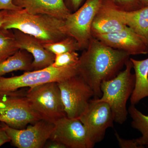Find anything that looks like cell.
Masks as SVG:
<instances>
[{
    "label": "cell",
    "mask_w": 148,
    "mask_h": 148,
    "mask_svg": "<svg viewBox=\"0 0 148 148\" xmlns=\"http://www.w3.org/2000/svg\"><path fill=\"white\" fill-rule=\"evenodd\" d=\"M27 91L24 90H17L16 91H0V96H5V95H14V96H25L26 95Z\"/></svg>",
    "instance_id": "83f0119b"
},
{
    "label": "cell",
    "mask_w": 148,
    "mask_h": 148,
    "mask_svg": "<svg viewBox=\"0 0 148 148\" xmlns=\"http://www.w3.org/2000/svg\"><path fill=\"white\" fill-rule=\"evenodd\" d=\"M25 97L41 119L54 123L66 116L58 83H47L29 88Z\"/></svg>",
    "instance_id": "277c9868"
},
{
    "label": "cell",
    "mask_w": 148,
    "mask_h": 148,
    "mask_svg": "<svg viewBox=\"0 0 148 148\" xmlns=\"http://www.w3.org/2000/svg\"><path fill=\"white\" fill-rule=\"evenodd\" d=\"M135 72V83L130 96L131 105L138 104L143 98L148 97V58L137 60L130 58Z\"/></svg>",
    "instance_id": "e0dca14e"
},
{
    "label": "cell",
    "mask_w": 148,
    "mask_h": 148,
    "mask_svg": "<svg viewBox=\"0 0 148 148\" xmlns=\"http://www.w3.org/2000/svg\"><path fill=\"white\" fill-rule=\"evenodd\" d=\"M132 121V127L140 131L142 134L140 138L135 139L137 144L142 147L148 145V115H145L138 110L135 105H131L128 110Z\"/></svg>",
    "instance_id": "d6986e66"
},
{
    "label": "cell",
    "mask_w": 148,
    "mask_h": 148,
    "mask_svg": "<svg viewBox=\"0 0 148 148\" xmlns=\"http://www.w3.org/2000/svg\"><path fill=\"white\" fill-rule=\"evenodd\" d=\"M8 10L0 11V28L2 27L3 24L5 22Z\"/></svg>",
    "instance_id": "f546056e"
},
{
    "label": "cell",
    "mask_w": 148,
    "mask_h": 148,
    "mask_svg": "<svg viewBox=\"0 0 148 148\" xmlns=\"http://www.w3.org/2000/svg\"><path fill=\"white\" fill-rule=\"evenodd\" d=\"M130 56L92 37L87 48L79 56L77 69L79 75L92 88L95 98L102 96L101 83L116 76Z\"/></svg>",
    "instance_id": "6da1fadb"
},
{
    "label": "cell",
    "mask_w": 148,
    "mask_h": 148,
    "mask_svg": "<svg viewBox=\"0 0 148 148\" xmlns=\"http://www.w3.org/2000/svg\"><path fill=\"white\" fill-rule=\"evenodd\" d=\"M33 57L27 51L19 49L13 55L0 62V77L16 71H32Z\"/></svg>",
    "instance_id": "ac0fdd59"
},
{
    "label": "cell",
    "mask_w": 148,
    "mask_h": 148,
    "mask_svg": "<svg viewBox=\"0 0 148 148\" xmlns=\"http://www.w3.org/2000/svg\"><path fill=\"white\" fill-rule=\"evenodd\" d=\"M43 45L45 49L55 55L80 50L78 42L75 39L71 36L57 42Z\"/></svg>",
    "instance_id": "44dd1931"
},
{
    "label": "cell",
    "mask_w": 148,
    "mask_h": 148,
    "mask_svg": "<svg viewBox=\"0 0 148 148\" xmlns=\"http://www.w3.org/2000/svg\"><path fill=\"white\" fill-rule=\"evenodd\" d=\"M116 137L118 142L119 145L121 148H142L137 144L135 139L134 140H125L121 138L117 132L115 133Z\"/></svg>",
    "instance_id": "cb8c5ba5"
},
{
    "label": "cell",
    "mask_w": 148,
    "mask_h": 148,
    "mask_svg": "<svg viewBox=\"0 0 148 148\" xmlns=\"http://www.w3.org/2000/svg\"><path fill=\"white\" fill-rule=\"evenodd\" d=\"M146 146H147V147H148V145H147Z\"/></svg>",
    "instance_id": "d6a6232c"
},
{
    "label": "cell",
    "mask_w": 148,
    "mask_h": 148,
    "mask_svg": "<svg viewBox=\"0 0 148 148\" xmlns=\"http://www.w3.org/2000/svg\"><path fill=\"white\" fill-rule=\"evenodd\" d=\"M11 140L8 134L2 126L0 127V147L5 143L10 142Z\"/></svg>",
    "instance_id": "4316f807"
},
{
    "label": "cell",
    "mask_w": 148,
    "mask_h": 148,
    "mask_svg": "<svg viewBox=\"0 0 148 148\" xmlns=\"http://www.w3.org/2000/svg\"><path fill=\"white\" fill-rule=\"evenodd\" d=\"M3 125V123L1 122H0V127H1V126H2Z\"/></svg>",
    "instance_id": "1f68e13d"
},
{
    "label": "cell",
    "mask_w": 148,
    "mask_h": 148,
    "mask_svg": "<svg viewBox=\"0 0 148 148\" xmlns=\"http://www.w3.org/2000/svg\"><path fill=\"white\" fill-rule=\"evenodd\" d=\"M22 9L15 5L13 0H0V11L18 10Z\"/></svg>",
    "instance_id": "d4e9b609"
},
{
    "label": "cell",
    "mask_w": 148,
    "mask_h": 148,
    "mask_svg": "<svg viewBox=\"0 0 148 148\" xmlns=\"http://www.w3.org/2000/svg\"><path fill=\"white\" fill-rule=\"evenodd\" d=\"M79 119L94 145L103 140L108 128L113 127L114 117L110 106L96 98L90 100L87 110Z\"/></svg>",
    "instance_id": "9c48e42d"
},
{
    "label": "cell",
    "mask_w": 148,
    "mask_h": 148,
    "mask_svg": "<svg viewBox=\"0 0 148 148\" xmlns=\"http://www.w3.org/2000/svg\"><path fill=\"white\" fill-rule=\"evenodd\" d=\"M19 50L12 29L0 28V62Z\"/></svg>",
    "instance_id": "ffe728a7"
},
{
    "label": "cell",
    "mask_w": 148,
    "mask_h": 148,
    "mask_svg": "<svg viewBox=\"0 0 148 148\" xmlns=\"http://www.w3.org/2000/svg\"><path fill=\"white\" fill-rule=\"evenodd\" d=\"M111 1L125 10H135L143 8L140 0H111Z\"/></svg>",
    "instance_id": "603a6c76"
},
{
    "label": "cell",
    "mask_w": 148,
    "mask_h": 148,
    "mask_svg": "<svg viewBox=\"0 0 148 148\" xmlns=\"http://www.w3.org/2000/svg\"><path fill=\"white\" fill-rule=\"evenodd\" d=\"M12 145L18 148H42L50 139L54 123L44 120L38 121L26 129L12 128L3 123Z\"/></svg>",
    "instance_id": "30bf717a"
},
{
    "label": "cell",
    "mask_w": 148,
    "mask_h": 148,
    "mask_svg": "<svg viewBox=\"0 0 148 148\" xmlns=\"http://www.w3.org/2000/svg\"><path fill=\"white\" fill-rule=\"evenodd\" d=\"M44 147L47 148H67L66 146L62 143L57 142V141L51 140H50L49 142L46 143Z\"/></svg>",
    "instance_id": "f1b7e54d"
},
{
    "label": "cell",
    "mask_w": 148,
    "mask_h": 148,
    "mask_svg": "<svg viewBox=\"0 0 148 148\" xmlns=\"http://www.w3.org/2000/svg\"><path fill=\"white\" fill-rule=\"evenodd\" d=\"M92 37L110 47L123 51L130 55L148 53V47L145 41L127 26L120 32Z\"/></svg>",
    "instance_id": "7c38bea8"
},
{
    "label": "cell",
    "mask_w": 148,
    "mask_h": 148,
    "mask_svg": "<svg viewBox=\"0 0 148 148\" xmlns=\"http://www.w3.org/2000/svg\"><path fill=\"white\" fill-rule=\"evenodd\" d=\"M125 66V69L120 72L116 76L101 83L102 96L96 98L98 101L109 104L114 121L120 124L124 123L127 119L128 112L126 103L132 95L135 83V74L131 73L132 65L130 58Z\"/></svg>",
    "instance_id": "3957f363"
},
{
    "label": "cell",
    "mask_w": 148,
    "mask_h": 148,
    "mask_svg": "<svg viewBox=\"0 0 148 148\" xmlns=\"http://www.w3.org/2000/svg\"><path fill=\"white\" fill-rule=\"evenodd\" d=\"M143 7L148 6V0H140Z\"/></svg>",
    "instance_id": "4dcf8cb0"
},
{
    "label": "cell",
    "mask_w": 148,
    "mask_h": 148,
    "mask_svg": "<svg viewBox=\"0 0 148 148\" xmlns=\"http://www.w3.org/2000/svg\"><path fill=\"white\" fill-rule=\"evenodd\" d=\"M79 74L77 65L57 68L52 65L42 70L25 72L20 75L0 77V91H16L22 88H32L47 83L61 82Z\"/></svg>",
    "instance_id": "5b68a950"
},
{
    "label": "cell",
    "mask_w": 148,
    "mask_h": 148,
    "mask_svg": "<svg viewBox=\"0 0 148 148\" xmlns=\"http://www.w3.org/2000/svg\"><path fill=\"white\" fill-rule=\"evenodd\" d=\"M13 3L29 13L48 14L64 20L71 13L64 0H13Z\"/></svg>",
    "instance_id": "9a60e30c"
},
{
    "label": "cell",
    "mask_w": 148,
    "mask_h": 148,
    "mask_svg": "<svg viewBox=\"0 0 148 148\" xmlns=\"http://www.w3.org/2000/svg\"><path fill=\"white\" fill-rule=\"evenodd\" d=\"M83 0H64V3L70 11H76L81 6Z\"/></svg>",
    "instance_id": "484cf974"
},
{
    "label": "cell",
    "mask_w": 148,
    "mask_h": 148,
    "mask_svg": "<svg viewBox=\"0 0 148 148\" xmlns=\"http://www.w3.org/2000/svg\"><path fill=\"white\" fill-rule=\"evenodd\" d=\"M79 56L76 51H71L55 55L52 66L55 68H64L74 67L77 65Z\"/></svg>",
    "instance_id": "7402d4cb"
},
{
    "label": "cell",
    "mask_w": 148,
    "mask_h": 148,
    "mask_svg": "<svg viewBox=\"0 0 148 148\" xmlns=\"http://www.w3.org/2000/svg\"><path fill=\"white\" fill-rule=\"evenodd\" d=\"M58 84L66 116L79 118L94 96L92 88L79 74Z\"/></svg>",
    "instance_id": "8992f818"
},
{
    "label": "cell",
    "mask_w": 148,
    "mask_h": 148,
    "mask_svg": "<svg viewBox=\"0 0 148 148\" xmlns=\"http://www.w3.org/2000/svg\"><path fill=\"white\" fill-rule=\"evenodd\" d=\"M49 140L64 144L67 148H92L87 130L79 118L62 117L54 123Z\"/></svg>",
    "instance_id": "8fae6325"
},
{
    "label": "cell",
    "mask_w": 148,
    "mask_h": 148,
    "mask_svg": "<svg viewBox=\"0 0 148 148\" xmlns=\"http://www.w3.org/2000/svg\"><path fill=\"white\" fill-rule=\"evenodd\" d=\"M103 3L111 14L143 38L148 47V6L127 11L118 7L112 1Z\"/></svg>",
    "instance_id": "5bb4252c"
},
{
    "label": "cell",
    "mask_w": 148,
    "mask_h": 148,
    "mask_svg": "<svg viewBox=\"0 0 148 148\" xmlns=\"http://www.w3.org/2000/svg\"><path fill=\"white\" fill-rule=\"evenodd\" d=\"M40 120L25 96H0L1 122L12 128L22 129Z\"/></svg>",
    "instance_id": "ba28073f"
},
{
    "label": "cell",
    "mask_w": 148,
    "mask_h": 148,
    "mask_svg": "<svg viewBox=\"0 0 148 148\" xmlns=\"http://www.w3.org/2000/svg\"><path fill=\"white\" fill-rule=\"evenodd\" d=\"M13 31L19 49L27 51L33 56V71L45 69L53 64L55 55L45 49L42 43L35 37L19 30L13 29Z\"/></svg>",
    "instance_id": "4fadbf2b"
},
{
    "label": "cell",
    "mask_w": 148,
    "mask_h": 148,
    "mask_svg": "<svg viewBox=\"0 0 148 148\" xmlns=\"http://www.w3.org/2000/svg\"><path fill=\"white\" fill-rule=\"evenodd\" d=\"M103 2V0H86L77 10L70 14L64 20L66 32L77 40L80 50H84L89 45L92 37V21Z\"/></svg>",
    "instance_id": "52a82bcc"
},
{
    "label": "cell",
    "mask_w": 148,
    "mask_h": 148,
    "mask_svg": "<svg viewBox=\"0 0 148 148\" xmlns=\"http://www.w3.org/2000/svg\"><path fill=\"white\" fill-rule=\"evenodd\" d=\"M127 27L109 12L104 3L95 14L91 26L92 36L120 32Z\"/></svg>",
    "instance_id": "2e32d148"
},
{
    "label": "cell",
    "mask_w": 148,
    "mask_h": 148,
    "mask_svg": "<svg viewBox=\"0 0 148 148\" xmlns=\"http://www.w3.org/2000/svg\"><path fill=\"white\" fill-rule=\"evenodd\" d=\"M2 27L19 30L35 37L43 44L57 42L69 36L64 20L46 14L29 13L23 9L8 10Z\"/></svg>",
    "instance_id": "7a4b0ae2"
}]
</instances>
